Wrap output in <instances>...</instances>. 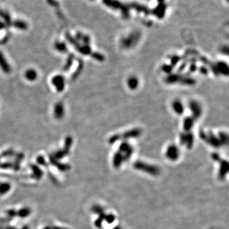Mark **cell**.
I'll list each match as a JSON object with an SVG mask.
<instances>
[{"label": "cell", "mask_w": 229, "mask_h": 229, "mask_svg": "<svg viewBox=\"0 0 229 229\" xmlns=\"http://www.w3.org/2000/svg\"><path fill=\"white\" fill-rule=\"evenodd\" d=\"M167 5L165 3H158V5L152 10V13L158 19H163L166 13Z\"/></svg>", "instance_id": "obj_1"}, {"label": "cell", "mask_w": 229, "mask_h": 229, "mask_svg": "<svg viewBox=\"0 0 229 229\" xmlns=\"http://www.w3.org/2000/svg\"><path fill=\"white\" fill-rule=\"evenodd\" d=\"M102 3L107 8L113 10L120 11L123 3L119 0H102Z\"/></svg>", "instance_id": "obj_2"}, {"label": "cell", "mask_w": 229, "mask_h": 229, "mask_svg": "<svg viewBox=\"0 0 229 229\" xmlns=\"http://www.w3.org/2000/svg\"><path fill=\"white\" fill-rule=\"evenodd\" d=\"M165 153H166L167 159H170L171 161H176L180 155V151H179L178 147H176L175 145H172L167 148Z\"/></svg>", "instance_id": "obj_3"}, {"label": "cell", "mask_w": 229, "mask_h": 229, "mask_svg": "<svg viewBox=\"0 0 229 229\" xmlns=\"http://www.w3.org/2000/svg\"><path fill=\"white\" fill-rule=\"evenodd\" d=\"M130 6H131V9L132 8H133V9H134L135 10L137 11V12H143V13H146L147 12L148 13V12H149L148 8L147 7H145V5H141L139 3H133L130 4Z\"/></svg>", "instance_id": "obj_4"}, {"label": "cell", "mask_w": 229, "mask_h": 229, "mask_svg": "<svg viewBox=\"0 0 229 229\" xmlns=\"http://www.w3.org/2000/svg\"><path fill=\"white\" fill-rule=\"evenodd\" d=\"M31 209L28 208H24L20 209V210L17 212V216L21 218H26L29 216L31 214Z\"/></svg>", "instance_id": "obj_5"}, {"label": "cell", "mask_w": 229, "mask_h": 229, "mask_svg": "<svg viewBox=\"0 0 229 229\" xmlns=\"http://www.w3.org/2000/svg\"><path fill=\"white\" fill-rule=\"evenodd\" d=\"M11 186L8 183H0V195H3L7 194L10 190Z\"/></svg>", "instance_id": "obj_6"}, {"label": "cell", "mask_w": 229, "mask_h": 229, "mask_svg": "<svg viewBox=\"0 0 229 229\" xmlns=\"http://www.w3.org/2000/svg\"><path fill=\"white\" fill-rule=\"evenodd\" d=\"M173 108L175 112L178 114H181L183 110V105L180 101H175L173 104Z\"/></svg>", "instance_id": "obj_7"}, {"label": "cell", "mask_w": 229, "mask_h": 229, "mask_svg": "<svg viewBox=\"0 0 229 229\" xmlns=\"http://www.w3.org/2000/svg\"><path fill=\"white\" fill-rule=\"evenodd\" d=\"M32 169L33 171V175L31 176L32 177L35 178V179H40V178H41V176H43V173L42 171L40 169H38V167H34L32 168Z\"/></svg>", "instance_id": "obj_8"}, {"label": "cell", "mask_w": 229, "mask_h": 229, "mask_svg": "<svg viewBox=\"0 0 229 229\" xmlns=\"http://www.w3.org/2000/svg\"><path fill=\"white\" fill-rule=\"evenodd\" d=\"M138 80L135 77H132V78H129L128 80V85L129 87L131 88L132 89H134L137 87L138 85Z\"/></svg>", "instance_id": "obj_9"}, {"label": "cell", "mask_w": 229, "mask_h": 229, "mask_svg": "<svg viewBox=\"0 0 229 229\" xmlns=\"http://www.w3.org/2000/svg\"><path fill=\"white\" fill-rule=\"evenodd\" d=\"M17 211H16L14 209H10L7 211V214L10 218H12L13 217L17 216Z\"/></svg>", "instance_id": "obj_10"}, {"label": "cell", "mask_w": 229, "mask_h": 229, "mask_svg": "<svg viewBox=\"0 0 229 229\" xmlns=\"http://www.w3.org/2000/svg\"><path fill=\"white\" fill-rule=\"evenodd\" d=\"M192 125V121H191V120L189 118V119H187L185 122V129L186 130H190V129H191V127Z\"/></svg>", "instance_id": "obj_11"}, {"label": "cell", "mask_w": 229, "mask_h": 229, "mask_svg": "<svg viewBox=\"0 0 229 229\" xmlns=\"http://www.w3.org/2000/svg\"><path fill=\"white\" fill-rule=\"evenodd\" d=\"M5 229H16V228L12 227V226H7V227H5Z\"/></svg>", "instance_id": "obj_12"}, {"label": "cell", "mask_w": 229, "mask_h": 229, "mask_svg": "<svg viewBox=\"0 0 229 229\" xmlns=\"http://www.w3.org/2000/svg\"><path fill=\"white\" fill-rule=\"evenodd\" d=\"M165 0H157V1L158 2V3H165Z\"/></svg>", "instance_id": "obj_13"}, {"label": "cell", "mask_w": 229, "mask_h": 229, "mask_svg": "<svg viewBox=\"0 0 229 229\" xmlns=\"http://www.w3.org/2000/svg\"><path fill=\"white\" fill-rule=\"evenodd\" d=\"M21 229H29V227H28V226H27V225H25V226H24V227L22 228Z\"/></svg>", "instance_id": "obj_14"}, {"label": "cell", "mask_w": 229, "mask_h": 229, "mask_svg": "<svg viewBox=\"0 0 229 229\" xmlns=\"http://www.w3.org/2000/svg\"><path fill=\"white\" fill-rule=\"evenodd\" d=\"M43 229H51V227H46L45 228H44Z\"/></svg>", "instance_id": "obj_15"}, {"label": "cell", "mask_w": 229, "mask_h": 229, "mask_svg": "<svg viewBox=\"0 0 229 229\" xmlns=\"http://www.w3.org/2000/svg\"><path fill=\"white\" fill-rule=\"evenodd\" d=\"M90 1H95V0H90Z\"/></svg>", "instance_id": "obj_16"}]
</instances>
